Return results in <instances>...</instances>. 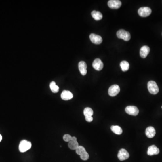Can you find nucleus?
Returning a JSON list of instances; mask_svg holds the SVG:
<instances>
[{
    "label": "nucleus",
    "instance_id": "18",
    "mask_svg": "<svg viewBox=\"0 0 162 162\" xmlns=\"http://www.w3.org/2000/svg\"><path fill=\"white\" fill-rule=\"evenodd\" d=\"M79 143L77 141H74V140H71L68 143V147L71 150H76L77 148L79 147Z\"/></svg>",
    "mask_w": 162,
    "mask_h": 162
},
{
    "label": "nucleus",
    "instance_id": "19",
    "mask_svg": "<svg viewBox=\"0 0 162 162\" xmlns=\"http://www.w3.org/2000/svg\"><path fill=\"white\" fill-rule=\"evenodd\" d=\"M129 64L127 61H122L120 63V67L122 71L123 72L127 71L129 68Z\"/></svg>",
    "mask_w": 162,
    "mask_h": 162
},
{
    "label": "nucleus",
    "instance_id": "9",
    "mask_svg": "<svg viewBox=\"0 0 162 162\" xmlns=\"http://www.w3.org/2000/svg\"><path fill=\"white\" fill-rule=\"evenodd\" d=\"M108 7L113 9L119 8L122 5V2L119 0H110L108 2Z\"/></svg>",
    "mask_w": 162,
    "mask_h": 162
},
{
    "label": "nucleus",
    "instance_id": "24",
    "mask_svg": "<svg viewBox=\"0 0 162 162\" xmlns=\"http://www.w3.org/2000/svg\"><path fill=\"white\" fill-rule=\"evenodd\" d=\"M71 136H70L69 134H65L63 136V140L66 142H69L72 139Z\"/></svg>",
    "mask_w": 162,
    "mask_h": 162
},
{
    "label": "nucleus",
    "instance_id": "27",
    "mask_svg": "<svg viewBox=\"0 0 162 162\" xmlns=\"http://www.w3.org/2000/svg\"><path fill=\"white\" fill-rule=\"evenodd\" d=\"M2 136H1V135L0 134V142H1V140H2Z\"/></svg>",
    "mask_w": 162,
    "mask_h": 162
},
{
    "label": "nucleus",
    "instance_id": "26",
    "mask_svg": "<svg viewBox=\"0 0 162 162\" xmlns=\"http://www.w3.org/2000/svg\"><path fill=\"white\" fill-rule=\"evenodd\" d=\"M71 140H74V141H77V138L75 136H73V137H72Z\"/></svg>",
    "mask_w": 162,
    "mask_h": 162
},
{
    "label": "nucleus",
    "instance_id": "23",
    "mask_svg": "<svg viewBox=\"0 0 162 162\" xmlns=\"http://www.w3.org/2000/svg\"><path fill=\"white\" fill-rule=\"evenodd\" d=\"M80 158L82 160H87L89 158V155L88 153L86 151L84 153H83L82 155H81Z\"/></svg>",
    "mask_w": 162,
    "mask_h": 162
},
{
    "label": "nucleus",
    "instance_id": "28",
    "mask_svg": "<svg viewBox=\"0 0 162 162\" xmlns=\"http://www.w3.org/2000/svg\"></svg>",
    "mask_w": 162,
    "mask_h": 162
},
{
    "label": "nucleus",
    "instance_id": "20",
    "mask_svg": "<svg viewBox=\"0 0 162 162\" xmlns=\"http://www.w3.org/2000/svg\"><path fill=\"white\" fill-rule=\"evenodd\" d=\"M50 88L52 92L53 93H57L59 91V87L56 85V83L54 81L51 82L50 84Z\"/></svg>",
    "mask_w": 162,
    "mask_h": 162
},
{
    "label": "nucleus",
    "instance_id": "11",
    "mask_svg": "<svg viewBox=\"0 0 162 162\" xmlns=\"http://www.w3.org/2000/svg\"><path fill=\"white\" fill-rule=\"evenodd\" d=\"M159 150L155 145L150 146L148 149L147 154L150 156L159 154Z\"/></svg>",
    "mask_w": 162,
    "mask_h": 162
},
{
    "label": "nucleus",
    "instance_id": "4",
    "mask_svg": "<svg viewBox=\"0 0 162 162\" xmlns=\"http://www.w3.org/2000/svg\"><path fill=\"white\" fill-rule=\"evenodd\" d=\"M152 12V10L148 7H142L138 10L139 15L143 17H146L150 16Z\"/></svg>",
    "mask_w": 162,
    "mask_h": 162
},
{
    "label": "nucleus",
    "instance_id": "14",
    "mask_svg": "<svg viewBox=\"0 0 162 162\" xmlns=\"http://www.w3.org/2000/svg\"><path fill=\"white\" fill-rule=\"evenodd\" d=\"M150 52V49L149 47L147 45L143 46L140 48V54L141 57L142 58H145L147 57V56L149 54Z\"/></svg>",
    "mask_w": 162,
    "mask_h": 162
},
{
    "label": "nucleus",
    "instance_id": "6",
    "mask_svg": "<svg viewBox=\"0 0 162 162\" xmlns=\"http://www.w3.org/2000/svg\"><path fill=\"white\" fill-rule=\"evenodd\" d=\"M90 39L91 41L95 44L99 45L102 43V38L100 35L92 33L90 35Z\"/></svg>",
    "mask_w": 162,
    "mask_h": 162
},
{
    "label": "nucleus",
    "instance_id": "13",
    "mask_svg": "<svg viewBox=\"0 0 162 162\" xmlns=\"http://www.w3.org/2000/svg\"><path fill=\"white\" fill-rule=\"evenodd\" d=\"M79 68L82 75L83 76L86 75L87 73V65L84 61H81L79 63Z\"/></svg>",
    "mask_w": 162,
    "mask_h": 162
},
{
    "label": "nucleus",
    "instance_id": "12",
    "mask_svg": "<svg viewBox=\"0 0 162 162\" xmlns=\"http://www.w3.org/2000/svg\"><path fill=\"white\" fill-rule=\"evenodd\" d=\"M61 97L63 100H69L72 99L73 97V94L70 91L64 90L61 93Z\"/></svg>",
    "mask_w": 162,
    "mask_h": 162
},
{
    "label": "nucleus",
    "instance_id": "22",
    "mask_svg": "<svg viewBox=\"0 0 162 162\" xmlns=\"http://www.w3.org/2000/svg\"><path fill=\"white\" fill-rule=\"evenodd\" d=\"M86 151V149H85V148L82 146H79V147L77 148V149L76 150V152L77 154V155H82L83 153H84Z\"/></svg>",
    "mask_w": 162,
    "mask_h": 162
},
{
    "label": "nucleus",
    "instance_id": "10",
    "mask_svg": "<svg viewBox=\"0 0 162 162\" xmlns=\"http://www.w3.org/2000/svg\"><path fill=\"white\" fill-rule=\"evenodd\" d=\"M93 68L97 71H100L103 68L104 64L102 61L100 59H95L92 63Z\"/></svg>",
    "mask_w": 162,
    "mask_h": 162
},
{
    "label": "nucleus",
    "instance_id": "2",
    "mask_svg": "<svg viewBox=\"0 0 162 162\" xmlns=\"http://www.w3.org/2000/svg\"><path fill=\"white\" fill-rule=\"evenodd\" d=\"M32 147V144L30 142H28V140H22L20 143L19 145V150L20 152H25L31 148Z\"/></svg>",
    "mask_w": 162,
    "mask_h": 162
},
{
    "label": "nucleus",
    "instance_id": "8",
    "mask_svg": "<svg viewBox=\"0 0 162 162\" xmlns=\"http://www.w3.org/2000/svg\"><path fill=\"white\" fill-rule=\"evenodd\" d=\"M125 111L127 114L133 116H136L139 113L138 108L134 106H128L125 108Z\"/></svg>",
    "mask_w": 162,
    "mask_h": 162
},
{
    "label": "nucleus",
    "instance_id": "7",
    "mask_svg": "<svg viewBox=\"0 0 162 162\" xmlns=\"http://www.w3.org/2000/svg\"><path fill=\"white\" fill-rule=\"evenodd\" d=\"M120 89L118 85H113L108 89V93L110 96H115L119 93Z\"/></svg>",
    "mask_w": 162,
    "mask_h": 162
},
{
    "label": "nucleus",
    "instance_id": "5",
    "mask_svg": "<svg viewBox=\"0 0 162 162\" xmlns=\"http://www.w3.org/2000/svg\"><path fill=\"white\" fill-rule=\"evenodd\" d=\"M129 156L130 155L129 153L124 149H122L120 150L118 154V159L120 161H124L128 159Z\"/></svg>",
    "mask_w": 162,
    "mask_h": 162
},
{
    "label": "nucleus",
    "instance_id": "25",
    "mask_svg": "<svg viewBox=\"0 0 162 162\" xmlns=\"http://www.w3.org/2000/svg\"><path fill=\"white\" fill-rule=\"evenodd\" d=\"M85 119H86V121L88 122H92V120H93V117L91 116H86L85 117Z\"/></svg>",
    "mask_w": 162,
    "mask_h": 162
},
{
    "label": "nucleus",
    "instance_id": "21",
    "mask_svg": "<svg viewBox=\"0 0 162 162\" xmlns=\"http://www.w3.org/2000/svg\"><path fill=\"white\" fill-rule=\"evenodd\" d=\"M84 115L86 116H92L93 115V110L91 108L87 107L84 109L83 111Z\"/></svg>",
    "mask_w": 162,
    "mask_h": 162
},
{
    "label": "nucleus",
    "instance_id": "17",
    "mask_svg": "<svg viewBox=\"0 0 162 162\" xmlns=\"http://www.w3.org/2000/svg\"><path fill=\"white\" fill-rule=\"evenodd\" d=\"M111 130L113 132L117 135H121L123 132V130L119 126H112Z\"/></svg>",
    "mask_w": 162,
    "mask_h": 162
},
{
    "label": "nucleus",
    "instance_id": "1",
    "mask_svg": "<svg viewBox=\"0 0 162 162\" xmlns=\"http://www.w3.org/2000/svg\"><path fill=\"white\" fill-rule=\"evenodd\" d=\"M148 89L151 94L155 95L159 92V88L156 82L153 81H150L148 83Z\"/></svg>",
    "mask_w": 162,
    "mask_h": 162
},
{
    "label": "nucleus",
    "instance_id": "15",
    "mask_svg": "<svg viewBox=\"0 0 162 162\" xmlns=\"http://www.w3.org/2000/svg\"><path fill=\"white\" fill-rule=\"evenodd\" d=\"M156 134L155 130L154 127H149L146 129V136L148 138H151L155 136V135Z\"/></svg>",
    "mask_w": 162,
    "mask_h": 162
},
{
    "label": "nucleus",
    "instance_id": "16",
    "mask_svg": "<svg viewBox=\"0 0 162 162\" xmlns=\"http://www.w3.org/2000/svg\"><path fill=\"white\" fill-rule=\"evenodd\" d=\"M92 16L96 20H100L102 19V14L100 12L93 10L92 12Z\"/></svg>",
    "mask_w": 162,
    "mask_h": 162
},
{
    "label": "nucleus",
    "instance_id": "3",
    "mask_svg": "<svg viewBox=\"0 0 162 162\" xmlns=\"http://www.w3.org/2000/svg\"><path fill=\"white\" fill-rule=\"evenodd\" d=\"M117 36L118 38L122 39L125 41H129L131 39V35L127 31L121 29L117 32Z\"/></svg>",
    "mask_w": 162,
    "mask_h": 162
}]
</instances>
